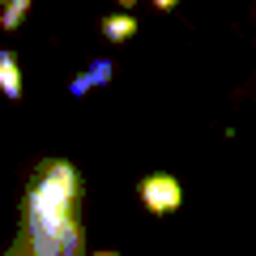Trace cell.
I'll list each match as a JSON object with an SVG mask.
<instances>
[{"instance_id": "6da1fadb", "label": "cell", "mask_w": 256, "mask_h": 256, "mask_svg": "<svg viewBox=\"0 0 256 256\" xmlns=\"http://www.w3.org/2000/svg\"><path fill=\"white\" fill-rule=\"evenodd\" d=\"M22 239L38 256H86L82 226V175L64 158H43L26 184Z\"/></svg>"}, {"instance_id": "7a4b0ae2", "label": "cell", "mask_w": 256, "mask_h": 256, "mask_svg": "<svg viewBox=\"0 0 256 256\" xmlns=\"http://www.w3.org/2000/svg\"><path fill=\"white\" fill-rule=\"evenodd\" d=\"M137 196H141V205H146L154 218H166V214H175V210L184 205V188H180V180H175V175H166V171L146 175V180L137 184Z\"/></svg>"}, {"instance_id": "3957f363", "label": "cell", "mask_w": 256, "mask_h": 256, "mask_svg": "<svg viewBox=\"0 0 256 256\" xmlns=\"http://www.w3.org/2000/svg\"><path fill=\"white\" fill-rule=\"evenodd\" d=\"M111 73H116V64H111V60H90V64H86V73H77L73 82H68V94L82 98V94H90L94 86H107Z\"/></svg>"}, {"instance_id": "277c9868", "label": "cell", "mask_w": 256, "mask_h": 256, "mask_svg": "<svg viewBox=\"0 0 256 256\" xmlns=\"http://www.w3.org/2000/svg\"><path fill=\"white\" fill-rule=\"evenodd\" d=\"M98 34H107L111 43H128V38L137 34V18H132V13H107V18L98 22Z\"/></svg>"}, {"instance_id": "5b68a950", "label": "cell", "mask_w": 256, "mask_h": 256, "mask_svg": "<svg viewBox=\"0 0 256 256\" xmlns=\"http://www.w3.org/2000/svg\"><path fill=\"white\" fill-rule=\"evenodd\" d=\"M0 90L4 98H22V68L13 52H0Z\"/></svg>"}, {"instance_id": "8992f818", "label": "cell", "mask_w": 256, "mask_h": 256, "mask_svg": "<svg viewBox=\"0 0 256 256\" xmlns=\"http://www.w3.org/2000/svg\"><path fill=\"white\" fill-rule=\"evenodd\" d=\"M34 9V0H4V9H0V26L4 30H18L26 22V13Z\"/></svg>"}, {"instance_id": "52a82bcc", "label": "cell", "mask_w": 256, "mask_h": 256, "mask_svg": "<svg viewBox=\"0 0 256 256\" xmlns=\"http://www.w3.org/2000/svg\"><path fill=\"white\" fill-rule=\"evenodd\" d=\"M4 256H38V252H34V248H30L26 239L18 235V244H13V248H9V252H4Z\"/></svg>"}, {"instance_id": "ba28073f", "label": "cell", "mask_w": 256, "mask_h": 256, "mask_svg": "<svg viewBox=\"0 0 256 256\" xmlns=\"http://www.w3.org/2000/svg\"><path fill=\"white\" fill-rule=\"evenodd\" d=\"M150 4H154V9H158V13H171V9H175V4H180V0H150Z\"/></svg>"}, {"instance_id": "9c48e42d", "label": "cell", "mask_w": 256, "mask_h": 256, "mask_svg": "<svg viewBox=\"0 0 256 256\" xmlns=\"http://www.w3.org/2000/svg\"><path fill=\"white\" fill-rule=\"evenodd\" d=\"M120 9H137V0H116Z\"/></svg>"}, {"instance_id": "30bf717a", "label": "cell", "mask_w": 256, "mask_h": 256, "mask_svg": "<svg viewBox=\"0 0 256 256\" xmlns=\"http://www.w3.org/2000/svg\"><path fill=\"white\" fill-rule=\"evenodd\" d=\"M94 256H120V252H116V248H107V252H94Z\"/></svg>"}, {"instance_id": "8fae6325", "label": "cell", "mask_w": 256, "mask_h": 256, "mask_svg": "<svg viewBox=\"0 0 256 256\" xmlns=\"http://www.w3.org/2000/svg\"><path fill=\"white\" fill-rule=\"evenodd\" d=\"M0 4H4V0H0Z\"/></svg>"}]
</instances>
